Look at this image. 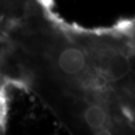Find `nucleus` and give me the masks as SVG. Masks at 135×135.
Listing matches in <instances>:
<instances>
[{"instance_id":"f03ea898","label":"nucleus","mask_w":135,"mask_h":135,"mask_svg":"<svg viewBox=\"0 0 135 135\" xmlns=\"http://www.w3.org/2000/svg\"><path fill=\"white\" fill-rule=\"evenodd\" d=\"M84 119L91 128L99 130L105 127L109 120V116L104 105L92 104L86 110Z\"/></svg>"},{"instance_id":"7ed1b4c3","label":"nucleus","mask_w":135,"mask_h":135,"mask_svg":"<svg viewBox=\"0 0 135 135\" xmlns=\"http://www.w3.org/2000/svg\"><path fill=\"white\" fill-rule=\"evenodd\" d=\"M96 135H112V133L108 128L104 127V128L99 129V130L97 131Z\"/></svg>"},{"instance_id":"f257e3e1","label":"nucleus","mask_w":135,"mask_h":135,"mask_svg":"<svg viewBox=\"0 0 135 135\" xmlns=\"http://www.w3.org/2000/svg\"><path fill=\"white\" fill-rule=\"evenodd\" d=\"M58 66L63 73L75 75L82 74L86 68L87 58L85 53L79 47H69L60 53L57 60Z\"/></svg>"}]
</instances>
